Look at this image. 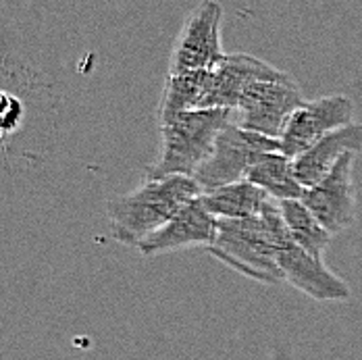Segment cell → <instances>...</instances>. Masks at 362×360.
<instances>
[{
  "label": "cell",
  "instance_id": "cell-1",
  "mask_svg": "<svg viewBox=\"0 0 362 360\" xmlns=\"http://www.w3.org/2000/svg\"><path fill=\"white\" fill-rule=\"evenodd\" d=\"M200 194L202 187L189 175L144 180L129 194L115 196L107 202L110 236L123 246L138 248L140 242Z\"/></svg>",
  "mask_w": 362,
  "mask_h": 360
},
{
  "label": "cell",
  "instance_id": "cell-2",
  "mask_svg": "<svg viewBox=\"0 0 362 360\" xmlns=\"http://www.w3.org/2000/svg\"><path fill=\"white\" fill-rule=\"evenodd\" d=\"M233 121L231 108H198L177 112L160 125V152L144 169V180L169 175L194 178L211 156L218 134Z\"/></svg>",
  "mask_w": 362,
  "mask_h": 360
},
{
  "label": "cell",
  "instance_id": "cell-3",
  "mask_svg": "<svg viewBox=\"0 0 362 360\" xmlns=\"http://www.w3.org/2000/svg\"><path fill=\"white\" fill-rule=\"evenodd\" d=\"M209 252L252 281L284 284L275 229L262 213L248 219H218L217 238Z\"/></svg>",
  "mask_w": 362,
  "mask_h": 360
},
{
  "label": "cell",
  "instance_id": "cell-4",
  "mask_svg": "<svg viewBox=\"0 0 362 360\" xmlns=\"http://www.w3.org/2000/svg\"><path fill=\"white\" fill-rule=\"evenodd\" d=\"M262 215L271 221L275 229L277 256L286 284H290L291 288L306 294L317 302H346L352 298L350 286L339 275H335L329 267H325L323 258L308 254L293 242L277 200L271 198L264 204Z\"/></svg>",
  "mask_w": 362,
  "mask_h": 360
},
{
  "label": "cell",
  "instance_id": "cell-5",
  "mask_svg": "<svg viewBox=\"0 0 362 360\" xmlns=\"http://www.w3.org/2000/svg\"><path fill=\"white\" fill-rule=\"evenodd\" d=\"M264 152H281V140L250 132L231 121L218 134L211 156L200 165L194 180L202 192L246 180L248 171Z\"/></svg>",
  "mask_w": 362,
  "mask_h": 360
},
{
  "label": "cell",
  "instance_id": "cell-6",
  "mask_svg": "<svg viewBox=\"0 0 362 360\" xmlns=\"http://www.w3.org/2000/svg\"><path fill=\"white\" fill-rule=\"evenodd\" d=\"M223 6L218 0L198 2L183 19L180 34L173 42L169 73L213 69L223 61L221 46Z\"/></svg>",
  "mask_w": 362,
  "mask_h": 360
},
{
  "label": "cell",
  "instance_id": "cell-7",
  "mask_svg": "<svg viewBox=\"0 0 362 360\" xmlns=\"http://www.w3.org/2000/svg\"><path fill=\"white\" fill-rule=\"evenodd\" d=\"M306 100L293 79L256 81L248 86L233 110V121L250 132L281 140L290 117Z\"/></svg>",
  "mask_w": 362,
  "mask_h": 360
},
{
  "label": "cell",
  "instance_id": "cell-8",
  "mask_svg": "<svg viewBox=\"0 0 362 360\" xmlns=\"http://www.w3.org/2000/svg\"><path fill=\"white\" fill-rule=\"evenodd\" d=\"M354 103L344 94H331L304 103L290 117L284 136L281 152L290 158L300 156L327 134L354 123Z\"/></svg>",
  "mask_w": 362,
  "mask_h": 360
},
{
  "label": "cell",
  "instance_id": "cell-9",
  "mask_svg": "<svg viewBox=\"0 0 362 360\" xmlns=\"http://www.w3.org/2000/svg\"><path fill=\"white\" fill-rule=\"evenodd\" d=\"M354 158L356 152L344 154L333 171L313 187H306L302 196V202L333 236L356 223V187L352 178Z\"/></svg>",
  "mask_w": 362,
  "mask_h": 360
},
{
  "label": "cell",
  "instance_id": "cell-10",
  "mask_svg": "<svg viewBox=\"0 0 362 360\" xmlns=\"http://www.w3.org/2000/svg\"><path fill=\"white\" fill-rule=\"evenodd\" d=\"M200 196L187 202L177 215L171 216L163 227H158L144 242H140V254L152 258L185 248H211L217 238L218 219L206 211Z\"/></svg>",
  "mask_w": 362,
  "mask_h": 360
},
{
  "label": "cell",
  "instance_id": "cell-11",
  "mask_svg": "<svg viewBox=\"0 0 362 360\" xmlns=\"http://www.w3.org/2000/svg\"><path fill=\"white\" fill-rule=\"evenodd\" d=\"M290 75L267 61L235 52L225 54L217 67L211 69L209 77V98L206 108H231L235 110L244 90L256 81H288Z\"/></svg>",
  "mask_w": 362,
  "mask_h": 360
},
{
  "label": "cell",
  "instance_id": "cell-12",
  "mask_svg": "<svg viewBox=\"0 0 362 360\" xmlns=\"http://www.w3.org/2000/svg\"><path fill=\"white\" fill-rule=\"evenodd\" d=\"M361 150L362 123H350L346 127H339L293 158L296 178L304 185V190L313 187L315 183H319L333 171V167L339 163L344 154L348 152L358 154Z\"/></svg>",
  "mask_w": 362,
  "mask_h": 360
},
{
  "label": "cell",
  "instance_id": "cell-13",
  "mask_svg": "<svg viewBox=\"0 0 362 360\" xmlns=\"http://www.w3.org/2000/svg\"><path fill=\"white\" fill-rule=\"evenodd\" d=\"M200 200L217 219H248L260 215L271 196L248 180H242L202 192Z\"/></svg>",
  "mask_w": 362,
  "mask_h": 360
},
{
  "label": "cell",
  "instance_id": "cell-14",
  "mask_svg": "<svg viewBox=\"0 0 362 360\" xmlns=\"http://www.w3.org/2000/svg\"><path fill=\"white\" fill-rule=\"evenodd\" d=\"M211 69L167 73L165 88L158 105V121H165L177 112L206 108Z\"/></svg>",
  "mask_w": 362,
  "mask_h": 360
},
{
  "label": "cell",
  "instance_id": "cell-15",
  "mask_svg": "<svg viewBox=\"0 0 362 360\" xmlns=\"http://www.w3.org/2000/svg\"><path fill=\"white\" fill-rule=\"evenodd\" d=\"M246 180L264 190L277 202L302 200L304 196V185L296 178L293 158L284 152H264L254 163Z\"/></svg>",
  "mask_w": 362,
  "mask_h": 360
},
{
  "label": "cell",
  "instance_id": "cell-16",
  "mask_svg": "<svg viewBox=\"0 0 362 360\" xmlns=\"http://www.w3.org/2000/svg\"><path fill=\"white\" fill-rule=\"evenodd\" d=\"M279 209L293 242L308 254L323 258L333 233L313 215V211L302 200H281Z\"/></svg>",
  "mask_w": 362,
  "mask_h": 360
},
{
  "label": "cell",
  "instance_id": "cell-17",
  "mask_svg": "<svg viewBox=\"0 0 362 360\" xmlns=\"http://www.w3.org/2000/svg\"><path fill=\"white\" fill-rule=\"evenodd\" d=\"M19 115V105L15 98L0 94V129H11L17 123Z\"/></svg>",
  "mask_w": 362,
  "mask_h": 360
}]
</instances>
